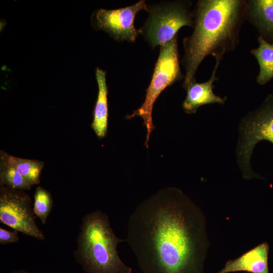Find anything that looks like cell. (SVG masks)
Wrapping results in <instances>:
<instances>
[{
	"label": "cell",
	"instance_id": "cell-1",
	"mask_svg": "<svg viewBox=\"0 0 273 273\" xmlns=\"http://www.w3.org/2000/svg\"><path fill=\"white\" fill-rule=\"evenodd\" d=\"M125 242L142 273H203L210 244L203 211L174 187L138 206Z\"/></svg>",
	"mask_w": 273,
	"mask_h": 273
},
{
	"label": "cell",
	"instance_id": "cell-2",
	"mask_svg": "<svg viewBox=\"0 0 273 273\" xmlns=\"http://www.w3.org/2000/svg\"><path fill=\"white\" fill-rule=\"evenodd\" d=\"M239 0L199 1L195 11L194 31L184 38L182 62L186 70L183 87L196 82L195 75L208 55L222 59L238 42L239 31L246 9Z\"/></svg>",
	"mask_w": 273,
	"mask_h": 273
},
{
	"label": "cell",
	"instance_id": "cell-3",
	"mask_svg": "<svg viewBox=\"0 0 273 273\" xmlns=\"http://www.w3.org/2000/svg\"><path fill=\"white\" fill-rule=\"evenodd\" d=\"M123 241L114 233L108 215L95 210L82 218L74 255L86 273H132L117 252Z\"/></svg>",
	"mask_w": 273,
	"mask_h": 273
},
{
	"label": "cell",
	"instance_id": "cell-4",
	"mask_svg": "<svg viewBox=\"0 0 273 273\" xmlns=\"http://www.w3.org/2000/svg\"><path fill=\"white\" fill-rule=\"evenodd\" d=\"M178 50L177 36L168 43L160 46L159 55L156 62L154 72L149 86L146 89L145 101L142 106L125 118L130 119L135 116L141 117L147 129L144 145L149 147L150 134L155 126L153 122L152 111L154 104L167 86L181 79Z\"/></svg>",
	"mask_w": 273,
	"mask_h": 273
},
{
	"label": "cell",
	"instance_id": "cell-5",
	"mask_svg": "<svg viewBox=\"0 0 273 273\" xmlns=\"http://www.w3.org/2000/svg\"><path fill=\"white\" fill-rule=\"evenodd\" d=\"M240 134L237 154L243 177L247 179L258 177L251 168V157L258 142L265 140L273 144L272 96H270L260 108L243 120Z\"/></svg>",
	"mask_w": 273,
	"mask_h": 273
},
{
	"label": "cell",
	"instance_id": "cell-6",
	"mask_svg": "<svg viewBox=\"0 0 273 273\" xmlns=\"http://www.w3.org/2000/svg\"><path fill=\"white\" fill-rule=\"evenodd\" d=\"M149 9V16L142 30L152 48L169 42L182 27L194 26L192 15L184 2H171Z\"/></svg>",
	"mask_w": 273,
	"mask_h": 273
},
{
	"label": "cell",
	"instance_id": "cell-7",
	"mask_svg": "<svg viewBox=\"0 0 273 273\" xmlns=\"http://www.w3.org/2000/svg\"><path fill=\"white\" fill-rule=\"evenodd\" d=\"M31 200L24 191L0 185V221L25 235L38 240L45 239L37 226Z\"/></svg>",
	"mask_w": 273,
	"mask_h": 273
},
{
	"label": "cell",
	"instance_id": "cell-8",
	"mask_svg": "<svg viewBox=\"0 0 273 273\" xmlns=\"http://www.w3.org/2000/svg\"><path fill=\"white\" fill-rule=\"evenodd\" d=\"M149 11L145 1L142 0L133 5L114 10L100 9L93 14V22L96 27L108 33L118 41H135L142 29H136L134 20L141 10Z\"/></svg>",
	"mask_w": 273,
	"mask_h": 273
},
{
	"label": "cell",
	"instance_id": "cell-9",
	"mask_svg": "<svg viewBox=\"0 0 273 273\" xmlns=\"http://www.w3.org/2000/svg\"><path fill=\"white\" fill-rule=\"evenodd\" d=\"M220 60V59H216V64L208 80L202 83L193 82L186 88L187 96L182 107L187 113H195L200 106L204 105L224 103L226 98L216 95L213 90V83L218 80L215 74Z\"/></svg>",
	"mask_w": 273,
	"mask_h": 273
},
{
	"label": "cell",
	"instance_id": "cell-10",
	"mask_svg": "<svg viewBox=\"0 0 273 273\" xmlns=\"http://www.w3.org/2000/svg\"><path fill=\"white\" fill-rule=\"evenodd\" d=\"M269 245L262 243L240 257L229 260L217 273L245 271L248 273H269L268 255Z\"/></svg>",
	"mask_w": 273,
	"mask_h": 273
},
{
	"label": "cell",
	"instance_id": "cell-11",
	"mask_svg": "<svg viewBox=\"0 0 273 273\" xmlns=\"http://www.w3.org/2000/svg\"><path fill=\"white\" fill-rule=\"evenodd\" d=\"M96 77L98 86V93L93 112L91 127L100 139L107 132L108 123V89L106 83V72L100 68L96 70Z\"/></svg>",
	"mask_w": 273,
	"mask_h": 273
},
{
	"label": "cell",
	"instance_id": "cell-12",
	"mask_svg": "<svg viewBox=\"0 0 273 273\" xmlns=\"http://www.w3.org/2000/svg\"><path fill=\"white\" fill-rule=\"evenodd\" d=\"M247 9L261 36L273 39V0L249 1Z\"/></svg>",
	"mask_w": 273,
	"mask_h": 273
},
{
	"label": "cell",
	"instance_id": "cell-13",
	"mask_svg": "<svg viewBox=\"0 0 273 273\" xmlns=\"http://www.w3.org/2000/svg\"><path fill=\"white\" fill-rule=\"evenodd\" d=\"M1 160L15 168L31 187L39 184L43 162L15 157L4 151L1 152Z\"/></svg>",
	"mask_w": 273,
	"mask_h": 273
},
{
	"label": "cell",
	"instance_id": "cell-14",
	"mask_svg": "<svg viewBox=\"0 0 273 273\" xmlns=\"http://www.w3.org/2000/svg\"><path fill=\"white\" fill-rule=\"evenodd\" d=\"M259 46L251 51L259 65L258 83L263 85L273 77V43L267 42L261 35L258 38Z\"/></svg>",
	"mask_w": 273,
	"mask_h": 273
},
{
	"label": "cell",
	"instance_id": "cell-15",
	"mask_svg": "<svg viewBox=\"0 0 273 273\" xmlns=\"http://www.w3.org/2000/svg\"><path fill=\"white\" fill-rule=\"evenodd\" d=\"M0 185L17 190H29L31 187L13 167L1 160Z\"/></svg>",
	"mask_w": 273,
	"mask_h": 273
},
{
	"label": "cell",
	"instance_id": "cell-16",
	"mask_svg": "<svg viewBox=\"0 0 273 273\" xmlns=\"http://www.w3.org/2000/svg\"><path fill=\"white\" fill-rule=\"evenodd\" d=\"M34 198L33 213L45 224L53 206L51 194L44 188L38 186L35 190Z\"/></svg>",
	"mask_w": 273,
	"mask_h": 273
},
{
	"label": "cell",
	"instance_id": "cell-17",
	"mask_svg": "<svg viewBox=\"0 0 273 273\" xmlns=\"http://www.w3.org/2000/svg\"><path fill=\"white\" fill-rule=\"evenodd\" d=\"M18 232V231L15 230H14L13 231H8L1 227L0 244L1 245H6L17 243L19 240Z\"/></svg>",
	"mask_w": 273,
	"mask_h": 273
},
{
	"label": "cell",
	"instance_id": "cell-18",
	"mask_svg": "<svg viewBox=\"0 0 273 273\" xmlns=\"http://www.w3.org/2000/svg\"><path fill=\"white\" fill-rule=\"evenodd\" d=\"M10 273H32L23 269L15 270Z\"/></svg>",
	"mask_w": 273,
	"mask_h": 273
}]
</instances>
